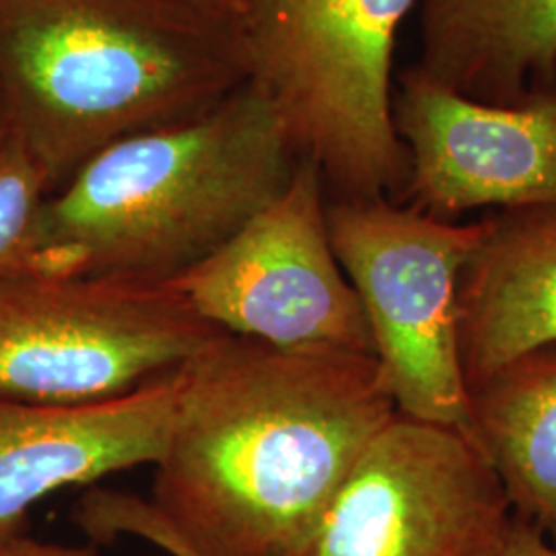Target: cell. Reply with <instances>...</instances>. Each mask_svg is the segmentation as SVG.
Instances as JSON below:
<instances>
[{"mask_svg": "<svg viewBox=\"0 0 556 556\" xmlns=\"http://www.w3.org/2000/svg\"><path fill=\"white\" fill-rule=\"evenodd\" d=\"M151 501L91 489V540L169 556H299L369 441L396 417L371 355L280 351L219 332L179 365Z\"/></svg>", "mask_w": 556, "mask_h": 556, "instance_id": "cell-1", "label": "cell"}, {"mask_svg": "<svg viewBox=\"0 0 556 556\" xmlns=\"http://www.w3.org/2000/svg\"><path fill=\"white\" fill-rule=\"evenodd\" d=\"M248 79L239 25L179 0H0L11 139L50 194L110 144L197 118Z\"/></svg>", "mask_w": 556, "mask_h": 556, "instance_id": "cell-2", "label": "cell"}, {"mask_svg": "<svg viewBox=\"0 0 556 556\" xmlns=\"http://www.w3.org/2000/svg\"><path fill=\"white\" fill-rule=\"evenodd\" d=\"M298 163L275 105L245 83L197 118L110 144L52 192L43 275L167 282L258 217Z\"/></svg>", "mask_w": 556, "mask_h": 556, "instance_id": "cell-3", "label": "cell"}, {"mask_svg": "<svg viewBox=\"0 0 556 556\" xmlns=\"http://www.w3.org/2000/svg\"><path fill=\"white\" fill-rule=\"evenodd\" d=\"M418 0H248V73L298 160L334 199L400 202L410 160L392 119L402 21Z\"/></svg>", "mask_w": 556, "mask_h": 556, "instance_id": "cell-4", "label": "cell"}, {"mask_svg": "<svg viewBox=\"0 0 556 556\" xmlns=\"http://www.w3.org/2000/svg\"><path fill=\"white\" fill-rule=\"evenodd\" d=\"M326 220L397 415L468 433L457 285L484 219H438L392 199H334Z\"/></svg>", "mask_w": 556, "mask_h": 556, "instance_id": "cell-5", "label": "cell"}, {"mask_svg": "<svg viewBox=\"0 0 556 556\" xmlns=\"http://www.w3.org/2000/svg\"><path fill=\"white\" fill-rule=\"evenodd\" d=\"M220 330L165 282L23 275L0 280V396L80 406L176 371Z\"/></svg>", "mask_w": 556, "mask_h": 556, "instance_id": "cell-6", "label": "cell"}, {"mask_svg": "<svg viewBox=\"0 0 556 556\" xmlns=\"http://www.w3.org/2000/svg\"><path fill=\"white\" fill-rule=\"evenodd\" d=\"M326 204L318 167L301 160L258 217L165 285L220 332L280 351L374 357L361 301L330 241Z\"/></svg>", "mask_w": 556, "mask_h": 556, "instance_id": "cell-7", "label": "cell"}, {"mask_svg": "<svg viewBox=\"0 0 556 556\" xmlns=\"http://www.w3.org/2000/svg\"><path fill=\"white\" fill-rule=\"evenodd\" d=\"M514 519L475 439L396 415L358 456L299 556H497Z\"/></svg>", "mask_w": 556, "mask_h": 556, "instance_id": "cell-8", "label": "cell"}, {"mask_svg": "<svg viewBox=\"0 0 556 556\" xmlns=\"http://www.w3.org/2000/svg\"><path fill=\"white\" fill-rule=\"evenodd\" d=\"M392 119L410 160L400 202L443 220L489 206L556 208V77L516 105H491L410 66Z\"/></svg>", "mask_w": 556, "mask_h": 556, "instance_id": "cell-9", "label": "cell"}, {"mask_svg": "<svg viewBox=\"0 0 556 556\" xmlns=\"http://www.w3.org/2000/svg\"><path fill=\"white\" fill-rule=\"evenodd\" d=\"M176 371L98 404L0 396V544L27 534L31 509L62 489L155 466L174 417Z\"/></svg>", "mask_w": 556, "mask_h": 556, "instance_id": "cell-10", "label": "cell"}, {"mask_svg": "<svg viewBox=\"0 0 556 556\" xmlns=\"http://www.w3.org/2000/svg\"><path fill=\"white\" fill-rule=\"evenodd\" d=\"M457 346L468 390L516 358L556 346V208L484 217L457 285Z\"/></svg>", "mask_w": 556, "mask_h": 556, "instance_id": "cell-11", "label": "cell"}, {"mask_svg": "<svg viewBox=\"0 0 556 556\" xmlns=\"http://www.w3.org/2000/svg\"><path fill=\"white\" fill-rule=\"evenodd\" d=\"M418 71L468 100L516 105L556 77V0H418Z\"/></svg>", "mask_w": 556, "mask_h": 556, "instance_id": "cell-12", "label": "cell"}, {"mask_svg": "<svg viewBox=\"0 0 556 556\" xmlns=\"http://www.w3.org/2000/svg\"><path fill=\"white\" fill-rule=\"evenodd\" d=\"M468 435L514 516L556 544V346L511 361L470 388Z\"/></svg>", "mask_w": 556, "mask_h": 556, "instance_id": "cell-13", "label": "cell"}, {"mask_svg": "<svg viewBox=\"0 0 556 556\" xmlns=\"http://www.w3.org/2000/svg\"><path fill=\"white\" fill-rule=\"evenodd\" d=\"M50 197L38 163L15 139L0 149V280L43 275L41 220Z\"/></svg>", "mask_w": 556, "mask_h": 556, "instance_id": "cell-14", "label": "cell"}, {"mask_svg": "<svg viewBox=\"0 0 556 556\" xmlns=\"http://www.w3.org/2000/svg\"><path fill=\"white\" fill-rule=\"evenodd\" d=\"M0 556H100L96 544H62L23 536L0 544Z\"/></svg>", "mask_w": 556, "mask_h": 556, "instance_id": "cell-15", "label": "cell"}, {"mask_svg": "<svg viewBox=\"0 0 556 556\" xmlns=\"http://www.w3.org/2000/svg\"><path fill=\"white\" fill-rule=\"evenodd\" d=\"M497 556H556V544L532 523L516 517L511 532Z\"/></svg>", "mask_w": 556, "mask_h": 556, "instance_id": "cell-16", "label": "cell"}, {"mask_svg": "<svg viewBox=\"0 0 556 556\" xmlns=\"http://www.w3.org/2000/svg\"><path fill=\"white\" fill-rule=\"evenodd\" d=\"M179 2L190 4L204 13L217 15L220 20L231 21L239 25V29H241V21L248 13V0H179Z\"/></svg>", "mask_w": 556, "mask_h": 556, "instance_id": "cell-17", "label": "cell"}, {"mask_svg": "<svg viewBox=\"0 0 556 556\" xmlns=\"http://www.w3.org/2000/svg\"><path fill=\"white\" fill-rule=\"evenodd\" d=\"M11 139V130H9V118H7V110L2 103V96H0V149L4 147V142Z\"/></svg>", "mask_w": 556, "mask_h": 556, "instance_id": "cell-18", "label": "cell"}]
</instances>
